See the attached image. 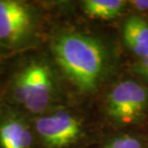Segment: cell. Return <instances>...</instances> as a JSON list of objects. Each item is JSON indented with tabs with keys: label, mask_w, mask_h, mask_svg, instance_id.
Masks as SVG:
<instances>
[{
	"label": "cell",
	"mask_w": 148,
	"mask_h": 148,
	"mask_svg": "<svg viewBox=\"0 0 148 148\" xmlns=\"http://www.w3.org/2000/svg\"><path fill=\"white\" fill-rule=\"evenodd\" d=\"M51 48L59 66L82 92H94L105 77L108 54L96 38L79 32H62Z\"/></svg>",
	"instance_id": "cell-1"
},
{
	"label": "cell",
	"mask_w": 148,
	"mask_h": 148,
	"mask_svg": "<svg viewBox=\"0 0 148 148\" xmlns=\"http://www.w3.org/2000/svg\"><path fill=\"white\" fill-rule=\"evenodd\" d=\"M58 87L52 67L46 61L32 59L14 73L9 96L19 110L40 115L49 111L57 99Z\"/></svg>",
	"instance_id": "cell-2"
},
{
	"label": "cell",
	"mask_w": 148,
	"mask_h": 148,
	"mask_svg": "<svg viewBox=\"0 0 148 148\" xmlns=\"http://www.w3.org/2000/svg\"><path fill=\"white\" fill-rule=\"evenodd\" d=\"M37 29V18L30 6L14 0H0V49L16 52L30 46Z\"/></svg>",
	"instance_id": "cell-3"
},
{
	"label": "cell",
	"mask_w": 148,
	"mask_h": 148,
	"mask_svg": "<svg viewBox=\"0 0 148 148\" xmlns=\"http://www.w3.org/2000/svg\"><path fill=\"white\" fill-rule=\"evenodd\" d=\"M106 114L116 125L130 126L140 122L148 110V88L132 79L122 80L109 91Z\"/></svg>",
	"instance_id": "cell-4"
},
{
	"label": "cell",
	"mask_w": 148,
	"mask_h": 148,
	"mask_svg": "<svg viewBox=\"0 0 148 148\" xmlns=\"http://www.w3.org/2000/svg\"><path fill=\"white\" fill-rule=\"evenodd\" d=\"M34 133L46 148H66L77 143L84 133L82 120L69 111L56 110L38 115Z\"/></svg>",
	"instance_id": "cell-5"
},
{
	"label": "cell",
	"mask_w": 148,
	"mask_h": 148,
	"mask_svg": "<svg viewBox=\"0 0 148 148\" xmlns=\"http://www.w3.org/2000/svg\"><path fill=\"white\" fill-rule=\"evenodd\" d=\"M34 129L19 111L0 109V148H33Z\"/></svg>",
	"instance_id": "cell-6"
},
{
	"label": "cell",
	"mask_w": 148,
	"mask_h": 148,
	"mask_svg": "<svg viewBox=\"0 0 148 148\" xmlns=\"http://www.w3.org/2000/svg\"><path fill=\"white\" fill-rule=\"evenodd\" d=\"M123 41L138 59L148 56V22L137 14L124 20L121 28Z\"/></svg>",
	"instance_id": "cell-7"
},
{
	"label": "cell",
	"mask_w": 148,
	"mask_h": 148,
	"mask_svg": "<svg viewBox=\"0 0 148 148\" xmlns=\"http://www.w3.org/2000/svg\"><path fill=\"white\" fill-rule=\"evenodd\" d=\"M126 5L123 0H86L83 10L92 18L110 20L119 16Z\"/></svg>",
	"instance_id": "cell-8"
},
{
	"label": "cell",
	"mask_w": 148,
	"mask_h": 148,
	"mask_svg": "<svg viewBox=\"0 0 148 148\" xmlns=\"http://www.w3.org/2000/svg\"><path fill=\"white\" fill-rule=\"evenodd\" d=\"M103 148H146V146L138 138L124 134L112 138Z\"/></svg>",
	"instance_id": "cell-9"
},
{
	"label": "cell",
	"mask_w": 148,
	"mask_h": 148,
	"mask_svg": "<svg viewBox=\"0 0 148 148\" xmlns=\"http://www.w3.org/2000/svg\"><path fill=\"white\" fill-rule=\"evenodd\" d=\"M132 69L136 74L148 80V56L145 58L138 59V61L133 64Z\"/></svg>",
	"instance_id": "cell-10"
},
{
	"label": "cell",
	"mask_w": 148,
	"mask_h": 148,
	"mask_svg": "<svg viewBox=\"0 0 148 148\" xmlns=\"http://www.w3.org/2000/svg\"><path fill=\"white\" fill-rule=\"evenodd\" d=\"M138 11H148V0H134L130 2Z\"/></svg>",
	"instance_id": "cell-11"
}]
</instances>
